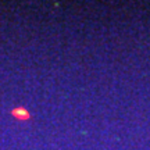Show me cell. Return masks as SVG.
I'll return each mask as SVG.
<instances>
[{"mask_svg": "<svg viewBox=\"0 0 150 150\" xmlns=\"http://www.w3.org/2000/svg\"><path fill=\"white\" fill-rule=\"evenodd\" d=\"M11 115L16 118V120L25 121V120H28V118H29V111H28L27 108H24V107H16V108H13Z\"/></svg>", "mask_w": 150, "mask_h": 150, "instance_id": "6da1fadb", "label": "cell"}]
</instances>
